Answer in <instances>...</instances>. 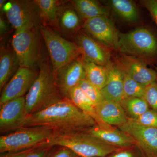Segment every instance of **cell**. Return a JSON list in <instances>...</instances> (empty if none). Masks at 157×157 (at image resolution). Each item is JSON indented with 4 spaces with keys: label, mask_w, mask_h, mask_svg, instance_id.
I'll use <instances>...</instances> for the list:
<instances>
[{
    "label": "cell",
    "mask_w": 157,
    "mask_h": 157,
    "mask_svg": "<svg viewBox=\"0 0 157 157\" xmlns=\"http://www.w3.org/2000/svg\"><path fill=\"white\" fill-rule=\"evenodd\" d=\"M96 124L92 117L70 100L63 99L41 111L28 115L20 128L48 127L57 134L85 132Z\"/></svg>",
    "instance_id": "6da1fadb"
},
{
    "label": "cell",
    "mask_w": 157,
    "mask_h": 157,
    "mask_svg": "<svg viewBox=\"0 0 157 157\" xmlns=\"http://www.w3.org/2000/svg\"><path fill=\"white\" fill-rule=\"evenodd\" d=\"M63 99L57 87L52 68L47 62L40 63L38 76L25 97L28 114L41 111Z\"/></svg>",
    "instance_id": "7a4b0ae2"
},
{
    "label": "cell",
    "mask_w": 157,
    "mask_h": 157,
    "mask_svg": "<svg viewBox=\"0 0 157 157\" xmlns=\"http://www.w3.org/2000/svg\"><path fill=\"white\" fill-rule=\"evenodd\" d=\"M41 145L64 147L79 157H104L120 148L85 132L57 133Z\"/></svg>",
    "instance_id": "3957f363"
},
{
    "label": "cell",
    "mask_w": 157,
    "mask_h": 157,
    "mask_svg": "<svg viewBox=\"0 0 157 157\" xmlns=\"http://www.w3.org/2000/svg\"><path fill=\"white\" fill-rule=\"evenodd\" d=\"M39 30L50 56L53 74L82 56L76 43L66 40L56 31L41 25Z\"/></svg>",
    "instance_id": "277c9868"
},
{
    "label": "cell",
    "mask_w": 157,
    "mask_h": 157,
    "mask_svg": "<svg viewBox=\"0 0 157 157\" xmlns=\"http://www.w3.org/2000/svg\"><path fill=\"white\" fill-rule=\"evenodd\" d=\"M117 50L141 60L157 56V39L149 30L140 28L129 33H119Z\"/></svg>",
    "instance_id": "5b68a950"
},
{
    "label": "cell",
    "mask_w": 157,
    "mask_h": 157,
    "mask_svg": "<svg viewBox=\"0 0 157 157\" xmlns=\"http://www.w3.org/2000/svg\"><path fill=\"white\" fill-rule=\"evenodd\" d=\"M56 134L48 127H23L0 137V153L13 152L41 145Z\"/></svg>",
    "instance_id": "8992f818"
},
{
    "label": "cell",
    "mask_w": 157,
    "mask_h": 157,
    "mask_svg": "<svg viewBox=\"0 0 157 157\" xmlns=\"http://www.w3.org/2000/svg\"><path fill=\"white\" fill-rule=\"evenodd\" d=\"M40 37L39 27L15 31L11 45L16 53L20 67L33 69L39 56Z\"/></svg>",
    "instance_id": "52a82bcc"
},
{
    "label": "cell",
    "mask_w": 157,
    "mask_h": 157,
    "mask_svg": "<svg viewBox=\"0 0 157 157\" xmlns=\"http://www.w3.org/2000/svg\"><path fill=\"white\" fill-rule=\"evenodd\" d=\"M2 11L15 31L41 25L39 7L35 1L16 0L6 3Z\"/></svg>",
    "instance_id": "ba28073f"
},
{
    "label": "cell",
    "mask_w": 157,
    "mask_h": 157,
    "mask_svg": "<svg viewBox=\"0 0 157 157\" xmlns=\"http://www.w3.org/2000/svg\"><path fill=\"white\" fill-rule=\"evenodd\" d=\"M117 128L134 139L144 157H157V128L140 125L128 118Z\"/></svg>",
    "instance_id": "9c48e42d"
},
{
    "label": "cell",
    "mask_w": 157,
    "mask_h": 157,
    "mask_svg": "<svg viewBox=\"0 0 157 157\" xmlns=\"http://www.w3.org/2000/svg\"><path fill=\"white\" fill-rule=\"evenodd\" d=\"M38 73L34 69L20 67L3 89L0 98V107L11 100L24 97L29 91Z\"/></svg>",
    "instance_id": "30bf717a"
},
{
    "label": "cell",
    "mask_w": 157,
    "mask_h": 157,
    "mask_svg": "<svg viewBox=\"0 0 157 157\" xmlns=\"http://www.w3.org/2000/svg\"><path fill=\"white\" fill-rule=\"evenodd\" d=\"M83 28L90 37L103 46L117 49L119 33L107 16H98L86 20Z\"/></svg>",
    "instance_id": "8fae6325"
},
{
    "label": "cell",
    "mask_w": 157,
    "mask_h": 157,
    "mask_svg": "<svg viewBox=\"0 0 157 157\" xmlns=\"http://www.w3.org/2000/svg\"><path fill=\"white\" fill-rule=\"evenodd\" d=\"M56 83L63 99H67L70 90L86 78L82 56L54 74Z\"/></svg>",
    "instance_id": "7c38bea8"
},
{
    "label": "cell",
    "mask_w": 157,
    "mask_h": 157,
    "mask_svg": "<svg viewBox=\"0 0 157 157\" xmlns=\"http://www.w3.org/2000/svg\"><path fill=\"white\" fill-rule=\"evenodd\" d=\"M0 107V132L2 133L19 128L28 115L24 97L11 100Z\"/></svg>",
    "instance_id": "4fadbf2b"
},
{
    "label": "cell",
    "mask_w": 157,
    "mask_h": 157,
    "mask_svg": "<svg viewBox=\"0 0 157 157\" xmlns=\"http://www.w3.org/2000/svg\"><path fill=\"white\" fill-rule=\"evenodd\" d=\"M116 64L123 73L144 86L156 81V71L148 68L140 59L122 54Z\"/></svg>",
    "instance_id": "5bb4252c"
},
{
    "label": "cell",
    "mask_w": 157,
    "mask_h": 157,
    "mask_svg": "<svg viewBox=\"0 0 157 157\" xmlns=\"http://www.w3.org/2000/svg\"><path fill=\"white\" fill-rule=\"evenodd\" d=\"M76 44L85 60L106 67L110 63V54L103 45L88 35L79 32L76 37Z\"/></svg>",
    "instance_id": "9a60e30c"
},
{
    "label": "cell",
    "mask_w": 157,
    "mask_h": 157,
    "mask_svg": "<svg viewBox=\"0 0 157 157\" xmlns=\"http://www.w3.org/2000/svg\"><path fill=\"white\" fill-rule=\"evenodd\" d=\"M117 128L112 126L101 127L96 124L85 132L105 143L119 148L136 144L131 136Z\"/></svg>",
    "instance_id": "2e32d148"
},
{
    "label": "cell",
    "mask_w": 157,
    "mask_h": 157,
    "mask_svg": "<svg viewBox=\"0 0 157 157\" xmlns=\"http://www.w3.org/2000/svg\"><path fill=\"white\" fill-rule=\"evenodd\" d=\"M108 77L105 86L101 90L104 99L121 103L124 98V73L116 64L110 62L106 66Z\"/></svg>",
    "instance_id": "e0dca14e"
},
{
    "label": "cell",
    "mask_w": 157,
    "mask_h": 157,
    "mask_svg": "<svg viewBox=\"0 0 157 157\" xmlns=\"http://www.w3.org/2000/svg\"><path fill=\"white\" fill-rule=\"evenodd\" d=\"M95 107L98 117L107 124L118 127L128 122V116L120 103L104 99Z\"/></svg>",
    "instance_id": "ac0fdd59"
},
{
    "label": "cell",
    "mask_w": 157,
    "mask_h": 157,
    "mask_svg": "<svg viewBox=\"0 0 157 157\" xmlns=\"http://www.w3.org/2000/svg\"><path fill=\"white\" fill-rule=\"evenodd\" d=\"M39 7L41 25L48 27L61 33L59 18L63 7L60 2L56 0H36Z\"/></svg>",
    "instance_id": "d6986e66"
},
{
    "label": "cell",
    "mask_w": 157,
    "mask_h": 157,
    "mask_svg": "<svg viewBox=\"0 0 157 157\" xmlns=\"http://www.w3.org/2000/svg\"><path fill=\"white\" fill-rule=\"evenodd\" d=\"M20 67L19 62L12 47H2L0 53V90L13 77Z\"/></svg>",
    "instance_id": "ffe728a7"
},
{
    "label": "cell",
    "mask_w": 157,
    "mask_h": 157,
    "mask_svg": "<svg viewBox=\"0 0 157 157\" xmlns=\"http://www.w3.org/2000/svg\"><path fill=\"white\" fill-rule=\"evenodd\" d=\"M67 99L70 100L82 111L92 117L98 125L103 127L110 126L102 121L98 117L94 104L88 98L79 86L70 90L68 93Z\"/></svg>",
    "instance_id": "44dd1931"
},
{
    "label": "cell",
    "mask_w": 157,
    "mask_h": 157,
    "mask_svg": "<svg viewBox=\"0 0 157 157\" xmlns=\"http://www.w3.org/2000/svg\"><path fill=\"white\" fill-rule=\"evenodd\" d=\"M72 3L79 16L86 20L98 16H107L108 14L107 9L96 1L75 0Z\"/></svg>",
    "instance_id": "7402d4cb"
},
{
    "label": "cell",
    "mask_w": 157,
    "mask_h": 157,
    "mask_svg": "<svg viewBox=\"0 0 157 157\" xmlns=\"http://www.w3.org/2000/svg\"><path fill=\"white\" fill-rule=\"evenodd\" d=\"M109 5L116 14L128 22H135L140 18L139 11L133 1L130 0H111Z\"/></svg>",
    "instance_id": "603a6c76"
},
{
    "label": "cell",
    "mask_w": 157,
    "mask_h": 157,
    "mask_svg": "<svg viewBox=\"0 0 157 157\" xmlns=\"http://www.w3.org/2000/svg\"><path fill=\"white\" fill-rule=\"evenodd\" d=\"M83 66L86 73V79L90 83L101 90L106 85L108 77V71L107 67L96 64L85 60Z\"/></svg>",
    "instance_id": "cb8c5ba5"
},
{
    "label": "cell",
    "mask_w": 157,
    "mask_h": 157,
    "mask_svg": "<svg viewBox=\"0 0 157 157\" xmlns=\"http://www.w3.org/2000/svg\"><path fill=\"white\" fill-rule=\"evenodd\" d=\"M80 17L74 9L69 7H63L59 18L61 32L69 34L77 30L81 23Z\"/></svg>",
    "instance_id": "d4e9b609"
},
{
    "label": "cell",
    "mask_w": 157,
    "mask_h": 157,
    "mask_svg": "<svg viewBox=\"0 0 157 157\" xmlns=\"http://www.w3.org/2000/svg\"><path fill=\"white\" fill-rule=\"evenodd\" d=\"M120 104L129 119L138 117L150 109L148 104L144 98H125Z\"/></svg>",
    "instance_id": "484cf974"
},
{
    "label": "cell",
    "mask_w": 157,
    "mask_h": 157,
    "mask_svg": "<svg viewBox=\"0 0 157 157\" xmlns=\"http://www.w3.org/2000/svg\"><path fill=\"white\" fill-rule=\"evenodd\" d=\"M124 73V92L125 98H144L146 86Z\"/></svg>",
    "instance_id": "4316f807"
},
{
    "label": "cell",
    "mask_w": 157,
    "mask_h": 157,
    "mask_svg": "<svg viewBox=\"0 0 157 157\" xmlns=\"http://www.w3.org/2000/svg\"><path fill=\"white\" fill-rule=\"evenodd\" d=\"M78 86L95 106L100 104L105 99L101 90L90 83L86 78L81 80Z\"/></svg>",
    "instance_id": "83f0119b"
},
{
    "label": "cell",
    "mask_w": 157,
    "mask_h": 157,
    "mask_svg": "<svg viewBox=\"0 0 157 157\" xmlns=\"http://www.w3.org/2000/svg\"><path fill=\"white\" fill-rule=\"evenodd\" d=\"M128 119L140 125L157 128V111L151 109L138 117Z\"/></svg>",
    "instance_id": "f1b7e54d"
},
{
    "label": "cell",
    "mask_w": 157,
    "mask_h": 157,
    "mask_svg": "<svg viewBox=\"0 0 157 157\" xmlns=\"http://www.w3.org/2000/svg\"><path fill=\"white\" fill-rule=\"evenodd\" d=\"M104 157H145L138 147L135 144L118 149Z\"/></svg>",
    "instance_id": "f546056e"
},
{
    "label": "cell",
    "mask_w": 157,
    "mask_h": 157,
    "mask_svg": "<svg viewBox=\"0 0 157 157\" xmlns=\"http://www.w3.org/2000/svg\"><path fill=\"white\" fill-rule=\"evenodd\" d=\"M144 98L149 107L157 111V82L146 86Z\"/></svg>",
    "instance_id": "4dcf8cb0"
},
{
    "label": "cell",
    "mask_w": 157,
    "mask_h": 157,
    "mask_svg": "<svg viewBox=\"0 0 157 157\" xmlns=\"http://www.w3.org/2000/svg\"><path fill=\"white\" fill-rule=\"evenodd\" d=\"M45 157H79L70 149L62 146H53Z\"/></svg>",
    "instance_id": "1f68e13d"
},
{
    "label": "cell",
    "mask_w": 157,
    "mask_h": 157,
    "mask_svg": "<svg viewBox=\"0 0 157 157\" xmlns=\"http://www.w3.org/2000/svg\"><path fill=\"white\" fill-rule=\"evenodd\" d=\"M53 147L45 145H39L25 157H45Z\"/></svg>",
    "instance_id": "d6a6232c"
},
{
    "label": "cell",
    "mask_w": 157,
    "mask_h": 157,
    "mask_svg": "<svg viewBox=\"0 0 157 157\" xmlns=\"http://www.w3.org/2000/svg\"><path fill=\"white\" fill-rule=\"evenodd\" d=\"M157 24V0H145L141 2Z\"/></svg>",
    "instance_id": "836d02e7"
},
{
    "label": "cell",
    "mask_w": 157,
    "mask_h": 157,
    "mask_svg": "<svg viewBox=\"0 0 157 157\" xmlns=\"http://www.w3.org/2000/svg\"><path fill=\"white\" fill-rule=\"evenodd\" d=\"M36 147H33V148L28 149L20 151L1 154L0 157H25L31 151H33Z\"/></svg>",
    "instance_id": "e575fe53"
},
{
    "label": "cell",
    "mask_w": 157,
    "mask_h": 157,
    "mask_svg": "<svg viewBox=\"0 0 157 157\" xmlns=\"http://www.w3.org/2000/svg\"><path fill=\"white\" fill-rule=\"evenodd\" d=\"M9 31V25L6 22V20L3 17L2 15L0 17V33L1 37L5 35L7 32Z\"/></svg>",
    "instance_id": "d590c367"
},
{
    "label": "cell",
    "mask_w": 157,
    "mask_h": 157,
    "mask_svg": "<svg viewBox=\"0 0 157 157\" xmlns=\"http://www.w3.org/2000/svg\"><path fill=\"white\" fill-rule=\"evenodd\" d=\"M6 1H5V0H1L0 1V9H1V11H2V9H3V6L6 4Z\"/></svg>",
    "instance_id": "8d00e7d4"
},
{
    "label": "cell",
    "mask_w": 157,
    "mask_h": 157,
    "mask_svg": "<svg viewBox=\"0 0 157 157\" xmlns=\"http://www.w3.org/2000/svg\"><path fill=\"white\" fill-rule=\"evenodd\" d=\"M156 73H157V80H156V81L157 82V69Z\"/></svg>",
    "instance_id": "74e56055"
}]
</instances>
